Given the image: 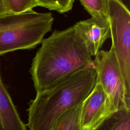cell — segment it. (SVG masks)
<instances>
[{"label": "cell", "mask_w": 130, "mask_h": 130, "mask_svg": "<svg viewBox=\"0 0 130 130\" xmlns=\"http://www.w3.org/2000/svg\"><path fill=\"white\" fill-rule=\"evenodd\" d=\"M87 12L92 17L108 19V0H79Z\"/></svg>", "instance_id": "obj_11"}, {"label": "cell", "mask_w": 130, "mask_h": 130, "mask_svg": "<svg viewBox=\"0 0 130 130\" xmlns=\"http://www.w3.org/2000/svg\"><path fill=\"white\" fill-rule=\"evenodd\" d=\"M111 48L118 62L126 94L130 100V13L121 0H108Z\"/></svg>", "instance_id": "obj_4"}, {"label": "cell", "mask_w": 130, "mask_h": 130, "mask_svg": "<svg viewBox=\"0 0 130 130\" xmlns=\"http://www.w3.org/2000/svg\"><path fill=\"white\" fill-rule=\"evenodd\" d=\"M108 96L102 86L95 84L81 104V130H90L110 114Z\"/></svg>", "instance_id": "obj_7"}, {"label": "cell", "mask_w": 130, "mask_h": 130, "mask_svg": "<svg viewBox=\"0 0 130 130\" xmlns=\"http://www.w3.org/2000/svg\"><path fill=\"white\" fill-rule=\"evenodd\" d=\"M3 0H0V16L9 14Z\"/></svg>", "instance_id": "obj_14"}, {"label": "cell", "mask_w": 130, "mask_h": 130, "mask_svg": "<svg viewBox=\"0 0 130 130\" xmlns=\"http://www.w3.org/2000/svg\"><path fill=\"white\" fill-rule=\"evenodd\" d=\"M90 130H130V109L110 113Z\"/></svg>", "instance_id": "obj_9"}, {"label": "cell", "mask_w": 130, "mask_h": 130, "mask_svg": "<svg viewBox=\"0 0 130 130\" xmlns=\"http://www.w3.org/2000/svg\"><path fill=\"white\" fill-rule=\"evenodd\" d=\"M53 21L51 13H39L33 10L0 16V55L35 48L51 30Z\"/></svg>", "instance_id": "obj_3"}, {"label": "cell", "mask_w": 130, "mask_h": 130, "mask_svg": "<svg viewBox=\"0 0 130 130\" xmlns=\"http://www.w3.org/2000/svg\"><path fill=\"white\" fill-rule=\"evenodd\" d=\"M81 104L63 113L54 123L51 130H81Z\"/></svg>", "instance_id": "obj_10"}, {"label": "cell", "mask_w": 130, "mask_h": 130, "mask_svg": "<svg viewBox=\"0 0 130 130\" xmlns=\"http://www.w3.org/2000/svg\"><path fill=\"white\" fill-rule=\"evenodd\" d=\"M4 5L11 14H20L30 10L37 7L35 0H3Z\"/></svg>", "instance_id": "obj_13"}, {"label": "cell", "mask_w": 130, "mask_h": 130, "mask_svg": "<svg viewBox=\"0 0 130 130\" xmlns=\"http://www.w3.org/2000/svg\"><path fill=\"white\" fill-rule=\"evenodd\" d=\"M96 71V84H100L109 101L110 113L123 108L130 109L120 67L112 48L100 50L93 60Z\"/></svg>", "instance_id": "obj_5"}, {"label": "cell", "mask_w": 130, "mask_h": 130, "mask_svg": "<svg viewBox=\"0 0 130 130\" xmlns=\"http://www.w3.org/2000/svg\"><path fill=\"white\" fill-rule=\"evenodd\" d=\"M74 26L91 57L98 54L105 42L111 37L110 24L105 18L91 16L76 22Z\"/></svg>", "instance_id": "obj_6"}, {"label": "cell", "mask_w": 130, "mask_h": 130, "mask_svg": "<svg viewBox=\"0 0 130 130\" xmlns=\"http://www.w3.org/2000/svg\"><path fill=\"white\" fill-rule=\"evenodd\" d=\"M96 71L88 68L79 70L50 88L36 92L29 104V130H51L66 111L81 104L96 84Z\"/></svg>", "instance_id": "obj_2"}, {"label": "cell", "mask_w": 130, "mask_h": 130, "mask_svg": "<svg viewBox=\"0 0 130 130\" xmlns=\"http://www.w3.org/2000/svg\"><path fill=\"white\" fill-rule=\"evenodd\" d=\"M29 72L36 92L50 88L76 72L94 67L91 56L74 26L55 30L43 39Z\"/></svg>", "instance_id": "obj_1"}, {"label": "cell", "mask_w": 130, "mask_h": 130, "mask_svg": "<svg viewBox=\"0 0 130 130\" xmlns=\"http://www.w3.org/2000/svg\"><path fill=\"white\" fill-rule=\"evenodd\" d=\"M0 130H27L0 74Z\"/></svg>", "instance_id": "obj_8"}, {"label": "cell", "mask_w": 130, "mask_h": 130, "mask_svg": "<svg viewBox=\"0 0 130 130\" xmlns=\"http://www.w3.org/2000/svg\"><path fill=\"white\" fill-rule=\"evenodd\" d=\"M37 6L47 8L59 13L71 10L75 0H35Z\"/></svg>", "instance_id": "obj_12"}]
</instances>
